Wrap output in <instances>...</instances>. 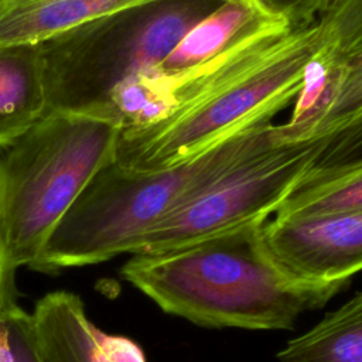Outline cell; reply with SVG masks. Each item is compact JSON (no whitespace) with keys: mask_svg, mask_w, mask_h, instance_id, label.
Returning a JSON list of instances; mask_svg holds the SVG:
<instances>
[{"mask_svg":"<svg viewBox=\"0 0 362 362\" xmlns=\"http://www.w3.org/2000/svg\"><path fill=\"white\" fill-rule=\"evenodd\" d=\"M266 222L163 253L132 255L120 273L163 311L197 325L290 329L349 280L310 281L287 273L266 245Z\"/></svg>","mask_w":362,"mask_h":362,"instance_id":"cell-1","label":"cell"},{"mask_svg":"<svg viewBox=\"0 0 362 362\" xmlns=\"http://www.w3.org/2000/svg\"><path fill=\"white\" fill-rule=\"evenodd\" d=\"M318 41L317 20L250 35L174 113L147 127L120 130L115 163L134 173L167 170L273 122L297 98Z\"/></svg>","mask_w":362,"mask_h":362,"instance_id":"cell-2","label":"cell"},{"mask_svg":"<svg viewBox=\"0 0 362 362\" xmlns=\"http://www.w3.org/2000/svg\"><path fill=\"white\" fill-rule=\"evenodd\" d=\"M273 129V122L259 124L188 163L154 173L129 171L110 161L58 222L33 270L48 273L134 255L165 216L274 146Z\"/></svg>","mask_w":362,"mask_h":362,"instance_id":"cell-3","label":"cell"},{"mask_svg":"<svg viewBox=\"0 0 362 362\" xmlns=\"http://www.w3.org/2000/svg\"><path fill=\"white\" fill-rule=\"evenodd\" d=\"M119 132L100 119L49 112L0 147V245L11 267H34L62 216L115 160Z\"/></svg>","mask_w":362,"mask_h":362,"instance_id":"cell-4","label":"cell"},{"mask_svg":"<svg viewBox=\"0 0 362 362\" xmlns=\"http://www.w3.org/2000/svg\"><path fill=\"white\" fill-rule=\"evenodd\" d=\"M218 4L214 0L148 1L41 42L48 113L92 117L115 88L160 66Z\"/></svg>","mask_w":362,"mask_h":362,"instance_id":"cell-5","label":"cell"},{"mask_svg":"<svg viewBox=\"0 0 362 362\" xmlns=\"http://www.w3.org/2000/svg\"><path fill=\"white\" fill-rule=\"evenodd\" d=\"M325 139L274 144L245 161L158 222L137 253H163L259 225L317 165Z\"/></svg>","mask_w":362,"mask_h":362,"instance_id":"cell-6","label":"cell"},{"mask_svg":"<svg viewBox=\"0 0 362 362\" xmlns=\"http://www.w3.org/2000/svg\"><path fill=\"white\" fill-rule=\"evenodd\" d=\"M320 41L277 144L328 139L362 115V0H335L318 16Z\"/></svg>","mask_w":362,"mask_h":362,"instance_id":"cell-7","label":"cell"},{"mask_svg":"<svg viewBox=\"0 0 362 362\" xmlns=\"http://www.w3.org/2000/svg\"><path fill=\"white\" fill-rule=\"evenodd\" d=\"M263 233L274 260L298 279L349 280L362 270V211L311 219H269Z\"/></svg>","mask_w":362,"mask_h":362,"instance_id":"cell-8","label":"cell"},{"mask_svg":"<svg viewBox=\"0 0 362 362\" xmlns=\"http://www.w3.org/2000/svg\"><path fill=\"white\" fill-rule=\"evenodd\" d=\"M30 314L40 362H147L133 339L98 328L75 293L51 291Z\"/></svg>","mask_w":362,"mask_h":362,"instance_id":"cell-9","label":"cell"},{"mask_svg":"<svg viewBox=\"0 0 362 362\" xmlns=\"http://www.w3.org/2000/svg\"><path fill=\"white\" fill-rule=\"evenodd\" d=\"M148 1L156 0H0V47L41 44L93 20Z\"/></svg>","mask_w":362,"mask_h":362,"instance_id":"cell-10","label":"cell"},{"mask_svg":"<svg viewBox=\"0 0 362 362\" xmlns=\"http://www.w3.org/2000/svg\"><path fill=\"white\" fill-rule=\"evenodd\" d=\"M279 24H290L273 16L256 0H225L199 20L157 68L180 71L211 61L247 37Z\"/></svg>","mask_w":362,"mask_h":362,"instance_id":"cell-11","label":"cell"},{"mask_svg":"<svg viewBox=\"0 0 362 362\" xmlns=\"http://www.w3.org/2000/svg\"><path fill=\"white\" fill-rule=\"evenodd\" d=\"M48 113L41 44L0 47V147Z\"/></svg>","mask_w":362,"mask_h":362,"instance_id":"cell-12","label":"cell"},{"mask_svg":"<svg viewBox=\"0 0 362 362\" xmlns=\"http://www.w3.org/2000/svg\"><path fill=\"white\" fill-rule=\"evenodd\" d=\"M358 211H362V154L328 167L314 165L273 219H311Z\"/></svg>","mask_w":362,"mask_h":362,"instance_id":"cell-13","label":"cell"},{"mask_svg":"<svg viewBox=\"0 0 362 362\" xmlns=\"http://www.w3.org/2000/svg\"><path fill=\"white\" fill-rule=\"evenodd\" d=\"M279 362H362V293L277 354Z\"/></svg>","mask_w":362,"mask_h":362,"instance_id":"cell-14","label":"cell"},{"mask_svg":"<svg viewBox=\"0 0 362 362\" xmlns=\"http://www.w3.org/2000/svg\"><path fill=\"white\" fill-rule=\"evenodd\" d=\"M6 324L13 362H40L33 337L31 314L14 304L6 313Z\"/></svg>","mask_w":362,"mask_h":362,"instance_id":"cell-15","label":"cell"},{"mask_svg":"<svg viewBox=\"0 0 362 362\" xmlns=\"http://www.w3.org/2000/svg\"><path fill=\"white\" fill-rule=\"evenodd\" d=\"M359 154H362V115L345 129L327 139L320 165H334Z\"/></svg>","mask_w":362,"mask_h":362,"instance_id":"cell-16","label":"cell"},{"mask_svg":"<svg viewBox=\"0 0 362 362\" xmlns=\"http://www.w3.org/2000/svg\"><path fill=\"white\" fill-rule=\"evenodd\" d=\"M267 13L283 17L294 27L315 21L311 13V0H256Z\"/></svg>","mask_w":362,"mask_h":362,"instance_id":"cell-17","label":"cell"},{"mask_svg":"<svg viewBox=\"0 0 362 362\" xmlns=\"http://www.w3.org/2000/svg\"><path fill=\"white\" fill-rule=\"evenodd\" d=\"M14 274L16 269L7 262L4 250L0 245V305L16 301Z\"/></svg>","mask_w":362,"mask_h":362,"instance_id":"cell-18","label":"cell"},{"mask_svg":"<svg viewBox=\"0 0 362 362\" xmlns=\"http://www.w3.org/2000/svg\"><path fill=\"white\" fill-rule=\"evenodd\" d=\"M14 304H17V301L0 305V362H13V354L8 342V329L6 324V313Z\"/></svg>","mask_w":362,"mask_h":362,"instance_id":"cell-19","label":"cell"},{"mask_svg":"<svg viewBox=\"0 0 362 362\" xmlns=\"http://www.w3.org/2000/svg\"><path fill=\"white\" fill-rule=\"evenodd\" d=\"M335 0H311V13L313 17L317 20L320 14H322Z\"/></svg>","mask_w":362,"mask_h":362,"instance_id":"cell-20","label":"cell"}]
</instances>
